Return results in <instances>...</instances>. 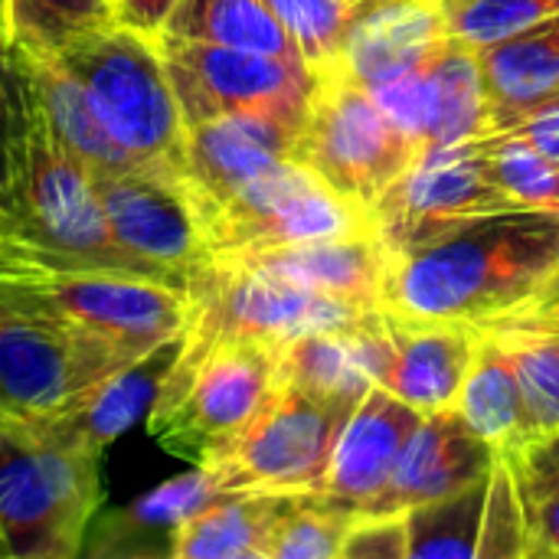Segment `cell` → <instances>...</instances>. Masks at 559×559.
<instances>
[{
  "label": "cell",
  "mask_w": 559,
  "mask_h": 559,
  "mask_svg": "<svg viewBox=\"0 0 559 559\" xmlns=\"http://www.w3.org/2000/svg\"><path fill=\"white\" fill-rule=\"evenodd\" d=\"M559 272V210H504L390 259L383 308L485 324L544 295Z\"/></svg>",
  "instance_id": "6da1fadb"
},
{
  "label": "cell",
  "mask_w": 559,
  "mask_h": 559,
  "mask_svg": "<svg viewBox=\"0 0 559 559\" xmlns=\"http://www.w3.org/2000/svg\"><path fill=\"white\" fill-rule=\"evenodd\" d=\"M0 301L131 354L183 334L190 321L187 288L59 246L10 210H0Z\"/></svg>",
  "instance_id": "7a4b0ae2"
},
{
  "label": "cell",
  "mask_w": 559,
  "mask_h": 559,
  "mask_svg": "<svg viewBox=\"0 0 559 559\" xmlns=\"http://www.w3.org/2000/svg\"><path fill=\"white\" fill-rule=\"evenodd\" d=\"M102 455L26 419H0V527L10 559H72L98 518Z\"/></svg>",
  "instance_id": "3957f363"
},
{
  "label": "cell",
  "mask_w": 559,
  "mask_h": 559,
  "mask_svg": "<svg viewBox=\"0 0 559 559\" xmlns=\"http://www.w3.org/2000/svg\"><path fill=\"white\" fill-rule=\"evenodd\" d=\"M278 377V347L242 337H193L183 328L151 409V439L190 465H206L262 406Z\"/></svg>",
  "instance_id": "277c9868"
},
{
  "label": "cell",
  "mask_w": 559,
  "mask_h": 559,
  "mask_svg": "<svg viewBox=\"0 0 559 559\" xmlns=\"http://www.w3.org/2000/svg\"><path fill=\"white\" fill-rule=\"evenodd\" d=\"M56 52L82 79L98 121L128 157L151 167H180L187 121L157 39L105 20Z\"/></svg>",
  "instance_id": "5b68a950"
},
{
  "label": "cell",
  "mask_w": 559,
  "mask_h": 559,
  "mask_svg": "<svg viewBox=\"0 0 559 559\" xmlns=\"http://www.w3.org/2000/svg\"><path fill=\"white\" fill-rule=\"evenodd\" d=\"M10 72H13V170H10V203L3 210H10L16 219H23L39 236L59 246L170 282L157 269L124 255L115 246L95 190V174L56 134L43 102L36 98L29 82L13 69V62Z\"/></svg>",
  "instance_id": "8992f818"
},
{
  "label": "cell",
  "mask_w": 559,
  "mask_h": 559,
  "mask_svg": "<svg viewBox=\"0 0 559 559\" xmlns=\"http://www.w3.org/2000/svg\"><path fill=\"white\" fill-rule=\"evenodd\" d=\"M360 400H318L275 383L252 419L200 468L219 491L295 495L321 491L334 445Z\"/></svg>",
  "instance_id": "52a82bcc"
},
{
  "label": "cell",
  "mask_w": 559,
  "mask_h": 559,
  "mask_svg": "<svg viewBox=\"0 0 559 559\" xmlns=\"http://www.w3.org/2000/svg\"><path fill=\"white\" fill-rule=\"evenodd\" d=\"M419 154L423 144L400 131L377 98L341 66L314 75L311 108L292 160L370 213L383 190L396 183Z\"/></svg>",
  "instance_id": "ba28073f"
},
{
  "label": "cell",
  "mask_w": 559,
  "mask_h": 559,
  "mask_svg": "<svg viewBox=\"0 0 559 559\" xmlns=\"http://www.w3.org/2000/svg\"><path fill=\"white\" fill-rule=\"evenodd\" d=\"M187 334L210 341L242 337L272 347L314 331H341L373 314L229 255H210L200 262L187 278Z\"/></svg>",
  "instance_id": "9c48e42d"
},
{
  "label": "cell",
  "mask_w": 559,
  "mask_h": 559,
  "mask_svg": "<svg viewBox=\"0 0 559 559\" xmlns=\"http://www.w3.org/2000/svg\"><path fill=\"white\" fill-rule=\"evenodd\" d=\"M157 46L187 124L246 115L301 134L314 95V72L305 62L167 33L157 36Z\"/></svg>",
  "instance_id": "30bf717a"
},
{
  "label": "cell",
  "mask_w": 559,
  "mask_h": 559,
  "mask_svg": "<svg viewBox=\"0 0 559 559\" xmlns=\"http://www.w3.org/2000/svg\"><path fill=\"white\" fill-rule=\"evenodd\" d=\"M210 255H242L331 236L377 233L367 210L344 200L298 160L246 183L197 216Z\"/></svg>",
  "instance_id": "8fae6325"
},
{
  "label": "cell",
  "mask_w": 559,
  "mask_h": 559,
  "mask_svg": "<svg viewBox=\"0 0 559 559\" xmlns=\"http://www.w3.org/2000/svg\"><path fill=\"white\" fill-rule=\"evenodd\" d=\"M138 354L0 301V419L52 416L82 386Z\"/></svg>",
  "instance_id": "7c38bea8"
},
{
  "label": "cell",
  "mask_w": 559,
  "mask_h": 559,
  "mask_svg": "<svg viewBox=\"0 0 559 559\" xmlns=\"http://www.w3.org/2000/svg\"><path fill=\"white\" fill-rule=\"evenodd\" d=\"M478 141L426 147L419 160L383 190L370 219L390 259L416 252L468 219L524 210L488 180Z\"/></svg>",
  "instance_id": "4fadbf2b"
},
{
  "label": "cell",
  "mask_w": 559,
  "mask_h": 559,
  "mask_svg": "<svg viewBox=\"0 0 559 559\" xmlns=\"http://www.w3.org/2000/svg\"><path fill=\"white\" fill-rule=\"evenodd\" d=\"M95 190L115 246L187 288L210 252L177 170L151 164L108 170L95 174Z\"/></svg>",
  "instance_id": "5bb4252c"
},
{
  "label": "cell",
  "mask_w": 559,
  "mask_h": 559,
  "mask_svg": "<svg viewBox=\"0 0 559 559\" xmlns=\"http://www.w3.org/2000/svg\"><path fill=\"white\" fill-rule=\"evenodd\" d=\"M295 141L298 134L288 128L246 115H213L187 124L177 177L193 213L200 216L292 160Z\"/></svg>",
  "instance_id": "9a60e30c"
},
{
  "label": "cell",
  "mask_w": 559,
  "mask_h": 559,
  "mask_svg": "<svg viewBox=\"0 0 559 559\" xmlns=\"http://www.w3.org/2000/svg\"><path fill=\"white\" fill-rule=\"evenodd\" d=\"M498 452L465 423L455 406L426 413L406 442L386 488L360 508L357 518L406 514L409 508L449 498L491 475Z\"/></svg>",
  "instance_id": "2e32d148"
},
{
  "label": "cell",
  "mask_w": 559,
  "mask_h": 559,
  "mask_svg": "<svg viewBox=\"0 0 559 559\" xmlns=\"http://www.w3.org/2000/svg\"><path fill=\"white\" fill-rule=\"evenodd\" d=\"M386 364L377 386L403 403L436 413L452 406L478 347V324L409 318L383 308Z\"/></svg>",
  "instance_id": "e0dca14e"
},
{
  "label": "cell",
  "mask_w": 559,
  "mask_h": 559,
  "mask_svg": "<svg viewBox=\"0 0 559 559\" xmlns=\"http://www.w3.org/2000/svg\"><path fill=\"white\" fill-rule=\"evenodd\" d=\"M423 409L373 383L334 445L321 495L360 514V508L386 488L406 442L423 426Z\"/></svg>",
  "instance_id": "ac0fdd59"
},
{
  "label": "cell",
  "mask_w": 559,
  "mask_h": 559,
  "mask_svg": "<svg viewBox=\"0 0 559 559\" xmlns=\"http://www.w3.org/2000/svg\"><path fill=\"white\" fill-rule=\"evenodd\" d=\"M445 39V0H357L344 33L341 69L360 85H373L419 69Z\"/></svg>",
  "instance_id": "d6986e66"
},
{
  "label": "cell",
  "mask_w": 559,
  "mask_h": 559,
  "mask_svg": "<svg viewBox=\"0 0 559 559\" xmlns=\"http://www.w3.org/2000/svg\"><path fill=\"white\" fill-rule=\"evenodd\" d=\"M180 341H183V334L111 367L105 377L82 386L52 416L26 419V423H36L39 429H46L59 439L105 452L124 429H131L141 416H147L170 364L177 360Z\"/></svg>",
  "instance_id": "ffe728a7"
},
{
  "label": "cell",
  "mask_w": 559,
  "mask_h": 559,
  "mask_svg": "<svg viewBox=\"0 0 559 559\" xmlns=\"http://www.w3.org/2000/svg\"><path fill=\"white\" fill-rule=\"evenodd\" d=\"M475 52L491 134L559 108V13L498 43L475 46Z\"/></svg>",
  "instance_id": "44dd1931"
},
{
  "label": "cell",
  "mask_w": 559,
  "mask_h": 559,
  "mask_svg": "<svg viewBox=\"0 0 559 559\" xmlns=\"http://www.w3.org/2000/svg\"><path fill=\"white\" fill-rule=\"evenodd\" d=\"M229 259L269 269L298 285H308L314 292L350 301L364 311L383 308L390 255H386L383 242L377 239V233L311 239V242L278 246V249L242 252V255H229Z\"/></svg>",
  "instance_id": "7402d4cb"
},
{
  "label": "cell",
  "mask_w": 559,
  "mask_h": 559,
  "mask_svg": "<svg viewBox=\"0 0 559 559\" xmlns=\"http://www.w3.org/2000/svg\"><path fill=\"white\" fill-rule=\"evenodd\" d=\"M7 59L13 69L29 82L36 98L43 102L56 134L66 141L72 154H79L92 174H108V170H124L138 167L134 157H128L115 138L105 131V124L95 115V105L82 85V79L59 59L56 49L43 46H26V43H10Z\"/></svg>",
  "instance_id": "603a6c76"
},
{
  "label": "cell",
  "mask_w": 559,
  "mask_h": 559,
  "mask_svg": "<svg viewBox=\"0 0 559 559\" xmlns=\"http://www.w3.org/2000/svg\"><path fill=\"white\" fill-rule=\"evenodd\" d=\"M219 495L226 491H219L213 475L193 465V472L164 481L134 504L102 514L98 524L88 527L82 550L92 557H170L174 531Z\"/></svg>",
  "instance_id": "cb8c5ba5"
},
{
  "label": "cell",
  "mask_w": 559,
  "mask_h": 559,
  "mask_svg": "<svg viewBox=\"0 0 559 559\" xmlns=\"http://www.w3.org/2000/svg\"><path fill=\"white\" fill-rule=\"evenodd\" d=\"M452 406L495 452H521L524 445L540 439L524 403L514 364L498 337L485 328H478L475 360Z\"/></svg>",
  "instance_id": "d4e9b609"
},
{
  "label": "cell",
  "mask_w": 559,
  "mask_h": 559,
  "mask_svg": "<svg viewBox=\"0 0 559 559\" xmlns=\"http://www.w3.org/2000/svg\"><path fill=\"white\" fill-rule=\"evenodd\" d=\"M367 321L341 331H314L278 347L275 383L295 386L318 400H364L373 386L367 370Z\"/></svg>",
  "instance_id": "484cf974"
},
{
  "label": "cell",
  "mask_w": 559,
  "mask_h": 559,
  "mask_svg": "<svg viewBox=\"0 0 559 559\" xmlns=\"http://www.w3.org/2000/svg\"><path fill=\"white\" fill-rule=\"evenodd\" d=\"M278 495H219L187 518L170 540L174 559H265Z\"/></svg>",
  "instance_id": "4316f807"
},
{
  "label": "cell",
  "mask_w": 559,
  "mask_h": 559,
  "mask_svg": "<svg viewBox=\"0 0 559 559\" xmlns=\"http://www.w3.org/2000/svg\"><path fill=\"white\" fill-rule=\"evenodd\" d=\"M164 33L305 62L295 39L262 0H180Z\"/></svg>",
  "instance_id": "83f0119b"
},
{
  "label": "cell",
  "mask_w": 559,
  "mask_h": 559,
  "mask_svg": "<svg viewBox=\"0 0 559 559\" xmlns=\"http://www.w3.org/2000/svg\"><path fill=\"white\" fill-rule=\"evenodd\" d=\"M429 69L436 79V102H439L429 147L491 138V118H488L475 46L449 33V39L432 52Z\"/></svg>",
  "instance_id": "f1b7e54d"
},
{
  "label": "cell",
  "mask_w": 559,
  "mask_h": 559,
  "mask_svg": "<svg viewBox=\"0 0 559 559\" xmlns=\"http://www.w3.org/2000/svg\"><path fill=\"white\" fill-rule=\"evenodd\" d=\"M357 514L321 491L278 495L265 559H341Z\"/></svg>",
  "instance_id": "f546056e"
},
{
  "label": "cell",
  "mask_w": 559,
  "mask_h": 559,
  "mask_svg": "<svg viewBox=\"0 0 559 559\" xmlns=\"http://www.w3.org/2000/svg\"><path fill=\"white\" fill-rule=\"evenodd\" d=\"M488 478L419 504L406 511V531H409V559H475L485 501H488Z\"/></svg>",
  "instance_id": "4dcf8cb0"
},
{
  "label": "cell",
  "mask_w": 559,
  "mask_h": 559,
  "mask_svg": "<svg viewBox=\"0 0 559 559\" xmlns=\"http://www.w3.org/2000/svg\"><path fill=\"white\" fill-rule=\"evenodd\" d=\"M481 167L524 210H559V160L514 134H491L478 141Z\"/></svg>",
  "instance_id": "1f68e13d"
},
{
  "label": "cell",
  "mask_w": 559,
  "mask_h": 559,
  "mask_svg": "<svg viewBox=\"0 0 559 559\" xmlns=\"http://www.w3.org/2000/svg\"><path fill=\"white\" fill-rule=\"evenodd\" d=\"M295 39L305 66L318 75L341 66L344 33L357 0H262Z\"/></svg>",
  "instance_id": "d6a6232c"
},
{
  "label": "cell",
  "mask_w": 559,
  "mask_h": 559,
  "mask_svg": "<svg viewBox=\"0 0 559 559\" xmlns=\"http://www.w3.org/2000/svg\"><path fill=\"white\" fill-rule=\"evenodd\" d=\"M98 23H105V0H7V46L59 49Z\"/></svg>",
  "instance_id": "836d02e7"
},
{
  "label": "cell",
  "mask_w": 559,
  "mask_h": 559,
  "mask_svg": "<svg viewBox=\"0 0 559 559\" xmlns=\"http://www.w3.org/2000/svg\"><path fill=\"white\" fill-rule=\"evenodd\" d=\"M481 328V324H478ZM498 337L504 354L514 364L524 403L534 416V426L540 436L559 432V364L540 347L534 334L508 331V328H485Z\"/></svg>",
  "instance_id": "e575fe53"
},
{
  "label": "cell",
  "mask_w": 559,
  "mask_h": 559,
  "mask_svg": "<svg viewBox=\"0 0 559 559\" xmlns=\"http://www.w3.org/2000/svg\"><path fill=\"white\" fill-rule=\"evenodd\" d=\"M445 13L452 36L472 46H488L557 16L559 0H462L445 7Z\"/></svg>",
  "instance_id": "d590c367"
},
{
  "label": "cell",
  "mask_w": 559,
  "mask_h": 559,
  "mask_svg": "<svg viewBox=\"0 0 559 559\" xmlns=\"http://www.w3.org/2000/svg\"><path fill=\"white\" fill-rule=\"evenodd\" d=\"M475 559H524V508H521L514 472L501 452L495 459L491 481H488V501H485Z\"/></svg>",
  "instance_id": "8d00e7d4"
},
{
  "label": "cell",
  "mask_w": 559,
  "mask_h": 559,
  "mask_svg": "<svg viewBox=\"0 0 559 559\" xmlns=\"http://www.w3.org/2000/svg\"><path fill=\"white\" fill-rule=\"evenodd\" d=\"M377 105L390 115V121L406 131L416 144H423V151L429 147L432 128H436V79L429 62H423L419 69H409L403 75L364 85Z\"/></svg>",
  "instance_id": "74e56055"
},
{
  "label": "cell",
  "mask_w": 559,
  "mask_h": 559,
  "mask_svg": "<svg viewBox=\"0 0 559 559\" xmlns=\"http://www.w3.org/2000/svg\"><path fill=\"white\" fill-rule=\"evenodd\" d=\"M514 481L524 508V559H559V491L534 485L521 472Z\"/></svg>",
  "instance_id": "f35d334b"
},
{
  "label": "cell",
  "mask_w": 559,
  "mask_h": 559,
  "mask_svg": "<svg viewBox=\"0 0 559 559\" xmlns=\"http://www.w3.org/2000/svg\"><path fill=\"white\" fill-rule=\"evenodd\" d=\"M341 559H409L406 514L357 518L347 531Z\"/></svg>",
  "instance_id": "ab89813d"
},
{
  "label": "cell",
  "mask_w": 559,
  "mask_h": 559,
  "mask_svg": "<svg viewBox=\"0 0 559 559\" xmlns=\"http://www.w3.org/2000/svg\"><path fill=\"white\" fill-rule=\"evenodd\" d=\"M180 0H105V20L157 39Z\"/></svg>",
  "instance_id": "60d3db41"
},
{
  "label": "cell",
  "mask_w": 559,
  "mask_h": 559,
  "mask_svg": "<svg viewBox=\"0 0 559 559\" xmlns=\"http://www.w3.org/2000/svg\"><path fill=\"white\" fill-rule=\"evenodd\" d=\"M501 455L511 462L514 472H521L534 485L559 491V432L534 439L521 452H501Z\"/></svg>",
  "instance_id": "b9f144b4"
},
{
  "label": "cell",
  "mask_w": 559,
  "mask_h": 559,
  "mask_svg": "<svg viewBox=\"0 0 559 559\" xmlns=\"http://www.w3.org/2000/svg\"><path fill=\"white\" fill-rule=\"evenodd\" d=\"M10 170H13V72L7 46L0 39V210L10 203Z\"/></svg>",
  "instance_id": "7bdbcfd3"
},
{
  "label": "cell",
  "mask_w": 559,
  "mask_h": 559,
  "mask_svg": "<svg viewBox=\"0 0 559 559\" xmlns=\"http://www.w3.org/2000/svg\"><path fill=\"white\" fill-rule=\"evenodd\" d=\"M485 328H508V331H534V334H559V295L527 301L501 318L485 321Z\"/></svg>",
  "instance_id": "ee69618b"
},
{
  "label": "cell",
  "mask_w": 559,
  "mask_h": 559,
  "mask_svg": "<svg viewBox=\"0 0 559 559\" xmlns=\"http://www.w3.org/2000/svg\"><path fill=\"white\" fill-rule=\"evenodd\" d=\"M504 134H514V138L534 144L537 151H544L547 157L559 160V108H550L544 115H534V118H527L524 124H518V128H511Z\"/></svg>",
  "instance_id": "f6af8a7d"
},
{
  "label": "cell",
  "mask_w": 559,
  "mask_h": 559,
  "mask_svg": "<svg viewBox=\"0 0 559 559\" xmlns=\"http://www.w3.org/2000/svg\"><path fill=\"white\" fill-rule=\"evenodd\" d=\"M481 328H485V324H481ZM524 334H534V331H524ZM534 337L540 341V347L559 364V334H534Z\"/></svg>",
  "instance_id": "bcb514c9"
},
{
  "label": "cell",
  "mask_w": 559,
  "mask_h": 559,
  "mask_svg": "<svg viewBox=\"0 0 559 559\" xmlns=\"http://www.w3.org/2000/svg\"><path fill=\"white\" fill-rule=\"evenodd\" d=\"M0 20H3V43H7V0H0Z\"/></svg>",
  "instance_id": "7dc6e473"
},
{
  "label": "cell",
  "mask_w": 559,
  "mask_h": 559,
  "mask_svg": "<svg viewBox=\"0 0 559 559\" xmlns=\"http://www.w3.org/2000/svg\"><path fill=\"white\" fill-rule=\"evenodd\" d=\"M0 559H10V554H7V537H3V527H0Z\"/></svg>",
  "instance_id": "c3c4849f"
},
{
  "label": "cell",
  "mask_w": 559,
  "mask_h": 559,
  "mask_svg": "<svg viewBox=\"0 0 559 559\" xmlns=\"http://www.w3.org/2000/svg\"><path fill=\"white\" fill-rule=\"evenodd\" d=\"M455 3H462V0H445V7H455Z\"/></svg>",
  "instance_id": "681fc988"
}]
</instances>
